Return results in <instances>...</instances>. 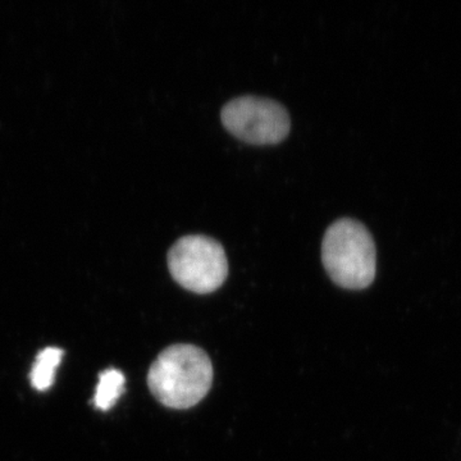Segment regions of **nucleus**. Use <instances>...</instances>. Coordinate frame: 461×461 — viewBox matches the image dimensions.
<instances>
[{"label": "nucleus", "instance_id": "f257e3e1", "mask_svg": "<svg viewBox=\"0 0 461 461\" xmlns=\"http://www.w3.org/2000/svg\"><path fill=\"white\" fill-rule=\"evenodd\" d=\"M213 384L208 354L194 345H173L159 354L148 373V386L167 408L189 409L202 402Z\"/></svg>", "mask_w": 461, "mask_h": 461}, {"label": "nucleus", "instance_id": "f03ea898", "mask_svg": "<svg viewBox=\"0 0 461 461\" xmlns=\"http://www.w3.org/2000/svg\"><path fill=\"white\" fill-rule=\"evenodd\" d=\"M321 262L339 287L363 290L371 286L377 271V253L363 223L342 218L330 224L321 242Z\"/></svg>", "mask_w": 461, "mask_h": 461}, {"label": "nucleus", "instance_id": "7ed1b4c3", "mask_svg": "<svg viewBox=\"0 0 461 461\" xmlns=\"http://www.w3.org/2000/svg\"><path fill=\"white\" fill-rule=\"evenodd\" d=\"M173 280L191 293L211 294L222 286L229 275L224 249L204 235L184 236L167 257Z\"/></svg>", "mask_w": 461, "mask_h": 461}, {"label": "nucleus", "instance_id": "20e7f679", "mask_svg": "<svg viewBox=\"0 0 461 461\" xmlns=\"http://www.w3.org/2000/svg\"><path fill=\"white\" fill-rule=\"evenodd\" d=\"M223 126L240 140L253 145H273L290 132V115L275 100L240 96L222 109Z\"/></svg>", "mask_w": 461, "mask_h": 461}, {"label": "nucleus", "instance_id": "39448f33", "mask_svg": "<svg viewBox=\"0 0 461 461\" xmlns=\"http://www.w3.org/2000/svg\"><path fill=\"white\" fill-rule=\"evenodd\" d=\"M62 357L63 351L58 348H47L38 355L30 375L33 388L45 391L51 387Z\"/></svg>", "mask_w": 461, "mask_h": 461}, {"label": "nucleus", "instance_id": "423d86ee", "mask_svg": "<svg viewBox=\"0 0 461 461\" xmlns=\"http://www.w3.org/2000/svg\"><path fill=\"white\" fill-rule=\"evenodd\" d=\"M124 375L117 369H107L100 375L94 403L100 411H108L118 402L124 391Z\"/></svg>", "mask_w": 461, "mask_h": 461}]
</instances>
